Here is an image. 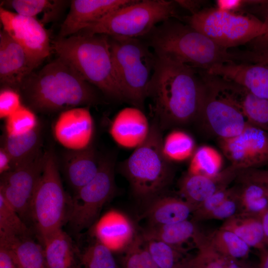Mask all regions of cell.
Masks as SVG:
<instances>
[{"label":"cell","instance_id":"obj_48","mask_svg":"<svg viewBox=\"0 0 268 268\" xmlns=\"http://www.w3.org/2000/svg\"><path fill=\"white\" fill-rule=\"evenodd\" d=\"M216 2L217 8L233 12L246 3V0H218Z\"/></svg>","mask_w":268,"mask_h":268},{"label":"cell","instance_id":"obj_50","mask_svg":"<svg viewBox=\"0 0 268 268\" xmlns=\"http://www.w3.org/2000/svg\"><path fill=\"white\" fill-rule=\"evenodd\" d=\"M175 1L181 6L190 10L192 14L199 11L198 9L201 3V1L199 0H176Z\"/></svg>","mask_w":268,"mask_h":268},{"label":"cell","instance_id":"obj_23","mask_svg":"<svg viewBox=\"0 0 268 268\" xmlns=\"http://www.w3.org/2000/svg\"><path fill=\"white\" fill-rule=\"evenodd\" d=\"M99 167L92 145L79 151H69L65 158V171L70 185L76 192L91 181Z\"/></svg>","mask_w":268,"mask_h":268},{"label":"cell","instance_id":"obj_39","mask_svg":"<svg viewBox=\"0 0 268 268\" xmlns=\"http://www.w3.org/2000/svg\"><path fill=\"white\" fill-rule=\"evenodd\" d=\"M79 259L83 268H119L113 253L97 241L80 254Z\"/></svg>","mask_w":268,"mask_h":268},{"label":"cell","instance_id":"obj_32","mask_svg":"<svg viewBox=\"0 0 268 268\" xmlns=\"http://www.w3.org/2000/svg\"><path fill=\"white\" fill-rule=\"evenodd\" d=\"M241 213L261 217L268 209V192L262 184L247 179H239Z\"/></svg>","mask_w":268,"mask_h":268},{"label":"cell","instance_id":"obj_20","mask_svg":"<svg viewBox=\"0 0 268 268\" xmlns=\"http://www.w3.org/2000/svg\"><path fill=\"white\" fill-rule=\"evenodd\" d=\"M239 170L230 165L214 176L188 173L179 183V190L185 201L197 207L213 194L228 188L237 177Z\"/></svg>","mask_w":268,"mask_h":268},{"label":"cell","instance_id":"obj_35","mask_svg":"<svg viewBox=\"0 0 268 268\" xmlns=\"http://www.w3.org/2000/svg\"><path fill=\"white\" fill-rule=\"evenodd\" d=\"M223 160L221 154L207 145L199 148L193 155L188 173L214 176L222 170Z\"/></svg>","mask_w":268,"mask_h":268},{"label":"cell","instance_id":"obj_2","mask_svg":"<svg viewBox=\"0 0 268 268\" xmlns=\"http://www.w3.org/2000/svg\"><path fill=\"white\" fill-rule=\"evenodd\" d=\"M19 89L29 106L40 112L63 111L99 101L93 86L59 57L31 73Z\"/></svg>","mask_w":268,"mask_h":268},{"label":"cell","instance_id":"obj_31","mask_svg":"<svg viewBox=\"0 0 268 268\" xmlns=\"http://www.w3.org/2000/svg\"><path fill=\"white\" fill-rule=\"evenodd\" d=\"M65 2L57 0H8L2 1L1 6L11 8L21 15L36 18L37 15L43 13L41 22L44 24L57 18Z\"/></svg>","mask_w":268,"mask_h":268},{"label":"cell","instance_id":"obj_26","mask_svg":"<svg viewBox=\"0 0 268 268\" xmlns=\"http://www.w3.org/2000/svg\"><path fill=\"white\" fill-rule=\"evenodd\" d=\"M42 246L48 268H74L72 241L62 229L49 237Z\"/></svg>","mask_w":268,"mask_h":268},{"label":"cell","instance_id":"obj_41","mask_svg":"<svg viewBox=\"0 0 268 268\" xmlns=\"http://www.w3.org/2000/svg\"><path fill=\"white\" fill-rule=\"evenodd\" d=\"M241 212L239 188H232L230 195L207 215L205 220L217 219L225 221Z\"/></svg>","mask_w":268,"mask_h":268},{"label":"cell","instance_id":"obj_12","mask_svg":"<svg viewBox=\"0 0 268 268\" xmlns=\"http://www.w3.org/2000/svg\"><path fill=\"white\" fill-rule=\"evenodd\" d=\"M45 155L46 151L40 149L25 162L1 175L0 194L23 221L30 219L31 202L43 172Z\"/></svg>","mask_w":268,"mask_h":268},{"label":"cell","instance_id":"obj_30","mask_svg":"<svg viewBox=\"0 0 268 268\" xmlns=\"http://www.w3.org/2000/svg\"><path fill=\"white\" fill-rule=\"evenodd\" d=\"M40 132L38 127L32 131L18 136L5 135L2 146L9 154L11 169L25 162L41 148Z\"/></svg>","mask_w":268,"mask_h":268},{"label":"cell","instance_id":"obj_53","mask_svg":"<svg viewBox=\"0 0 268 268\" xmlns=\"http://www.w3.org/2000/svg\"><path fill=\"white\" fill-rule=\"evenodd\" d=\"M228 268H252L250 266L245 265L239 260L230 259Z\"/></svg>","mask_w":268,"mask_h":268},{"label":"cell","instance_id":"obj_49","mask_svg":"<svg viewBox=\"0 0 268 268\" xmlns=\"http://www.w3.org/2000/svg\"><path fill=\"white\" fill-rule=\"evenodd\" d=\"M11 158L6 151L1 147L0 149V173H5L11 169Z\"/></svg>","mask_w":268,"mask_h":268},{"label":"cell","instance_id":"obj_5","mask_svg":"<svg viewBox=\"0 0 268 268\" xmlns=\"http://www.w3.org/2000/svg\"><path fill=\"white\" fill-rule=\"evenodd\" d=\"M161 129L154 121L145 140L121 165L134 195L150 201L161 195L173 177V170L163 151Z\"/></svg>","mask_w":268,"mask_h":268},{"label":"cell","instance_id":"obj_3","mask_svg":"<svg viewBox=\"0 0 268 268\" xmlns=\"http://www.w3.org/2000/svg\"><path fill=\"white\" fill-rule=\"evenodd\" d=\"M52 48L58 57L105 96L125 101L115 75L109 36L81 31L58 38L52 42Z\"/></svg>","mask_w":268,"mask_h":268},{"label":"cell","instance_id":"obj_27","mask_svg":"<svg viewBox=\"0 0 268 268\" xmlns=\"http://www.w3.org/2000/svg\"><path fill=\"white\" fill-rule=\"evenodd\" d=\"M142 236L148 252L158 268H191L195 264L196 256L192 257L187 252L186 249L172 246Z\"/></svg>","mask_w":268,"mask_h":268},{"label":"cell","instance_id":"obj_8","mask_svg":"<svg viewBox=\"0 0 268 268\" xmlns=\"http://www.w3.org/2000/svg\"><path fill=\"white\" fill-rule=\"evenodd\" d=\"M175 1L133 0L87 25L81 31L109 37L137 38L176 15ZM81 32V31H80Z\"/></svg>","mask_w":268,"mask_h":268},{"label":"cell","instance_id":"obj_6","mask_svg":"<svg viewBox=\"0 0 268 268\" xmlns=\"http://www.w3.org/2000/svg\"><path fill=\"white\" fill-rule=\"evenodd\" d=\"M109 38L115 75L125 101L143 110L156 55L138 38Z\"/></svg>","mask_w":268,"mask_h":268},{"label":"cell","instance_id":"obj_42","mask_svg":"<svg viewBox=\"0 0 268 268\" xmlns=\"http://www.w3.org/2000/svg\"><path fill=\"white\" fill-rule=\"evenodd\" d=\"M232 188H226L216 192L200 204L194 211L193 220L195 221L205 220L212 212L230 195Z\"/></svg>","mask_w":268,"mask_h":268},{"label":"cell","instance_id":"obj_10","mask_svg":"<svg viewBox=\"0 0 268 268\" xmlns=\"http://www.w3.org/2000/svg\"><path fill=\"white\" fill-rule=\"evenodd\" d=\"M204 90L199 118L219 138L234 136L248 124L224 80L206 72Z\"/></svg>","mask_w":268,"mask_h":268},{"label":"cell","instance_id":"obj_7","mask_svg":"<svg viewBox=\"0 0 268 268\" xmlns=\"http://www.w3.org/2000/svg\"><path fill=\"white\" fill-rule=\"evenodd\" d=\"M70 201L62 183L56 157L53 150L46 151L43 172L30 211V219L42 244L67 221Z\"/></svg>","mask_w":268,"mask_h":268},{"label":"cell","instance_id":"obj_18","mask_svg":"<svg viewBox=\"0 0 268 268\" xmlns=\"http://www.w3.org/2000/svg\"><path fill=\"white\" fill-rule=\"evenodd\" d=\"M133 0H73L63 22L60 37L74 35L87 25L132 2Z\"/></svg>","mask_w":268,"mask_h":268},{"label":"cell","instance_id":"obj_24","mask_svg":"<svg viewBox=\"0 0 268 268\" xmlns=\"http://www.w3.org/2000/svg\"><path fill=\"white\" fill-rule=\"evenodd\" d=\"M228 87L248 123L268 132V99L256 97L229 82Z\"/></svg>","mask_w":268,"mask_h":268},{"label":"cell","instance_id":"obj_17","mask_svg":"<svg viewBox=\"0 0 268 268\" xmlns=\"http://www.w3.org/2000/svg\"><path fill=\"white\" fill-rule=\"evenodd\" d=\"M96 241L113 253H124L134 241L137 234L134 223L123 212L115 209L106 211L92 226Z\"/></svg>","mask_w":268,"mask_h":268},{"label":"cell","instance_id":"obj_21","mask_svg":"<svg viewBox=\"0 0 268 268\" xmlns=\"http://www.w3.org/2000/svg\"><path fill=\"white\" fill-rule=\"evenodd\" d=\"M150 127L142 110L134 107H127L114 118L110 133L118 144L128 148L137 147L146 138Z\"/></svg>","mask_w":268,"mask_h":268},{"label":"cell","instance_id":"obj_43","mask_svg":"<svg viewBox=\"0 0 268 268\" xmlns=\"http://www.w3.org/2000/svg\"><path fill=\"white\" fill-rule=\"evenodd\" d=\"M22 105L21 96L15 89L6 87L0 90V119H6Z\"/></svg>","mask_w":268,"mask_h":268},{"label":"cell","instance_id":"obj_45","mask_svg":"<svg viewBox=\"0 0 268 268\" xmlns=\"http://www.w3.org/2000/svg\"><path fill=\"white\" fill-rule=\"evenodd\" d=\"M237 177L258 182L264 186L268 192V170L255 168L240 170Z\"/></svg>","mask_w":268,"mask_h":268},{"label":"cell","instance_id":"obj_19","mask_svg":"<svg viewBox=\"0 0 268 268\" xmlns=\"http://www.w3.org/2000/svg\"><path fill=\"white\" fill-rule=\"evenodd\" d=\"M34 69L22 47L5 31L0 32V81L6 87L20 88Z\"/></svg>","mask_w":268,"mask_h":268},{"label":"cell","instance_id":"obj_34","mask_svg":"<svg viewBox=\"0 0 268 268\" xmlns=\"http://www.w3.org/2000/svg\"><path fill=\"white\" fill-rule=\"evenodd\" d=\"M163 151L167 159L172 161H183L192 157L195 148L193 137L181 130H174L163 139Z\"/></svg>","mask_w":268,"mask_h":268},{"label":"cell","instance_id":"obj_47","mask_svg":"<svg viewBox=\"0 0 268 268\" xmlns=\"http://www.w3.org/2000/svg\"><path fill=\"white\" fill-rule=\"evenodd\" d=\"M0 268H18L10 251L0 244Z\"/></svg>","mask_w":268,"mask_h":268},{"label":"cell","instance_id":"obj_44","mask_svg":"<svg viewBox=\"0 0 268 268\" xmlns=\"http://www.w3.org/2000/svg\"><path fill=\"white\" fill-rule=\"evenodd\" d=\"M234 62L260 64L268 67V48L259 51H246L232 52Z\"/></svg>","mask_w":268,"mask_h":268},{"label":"cell","instance_id":"obj_28","mask_svg":"<svg viewBox=\"0 0 268 268\" xmlns=\"http://www.w3.org/2000/svg\"><path fill=\"white\" fill-rule=\"evenodd\" d=\"M220 228L233 232L250 248L262 251L266 249L261 217L240 213L224 221Z\"/></svg>","mask_w":268,"mask_h":268},{"label":"cell","instance_id":"obj_52","mask_svg":"<svg viewBox=\"0 0 268 268\" xmlns=\"http://www.w3.org/2000/svg\"><path fill=\"white\" fill-rule=\"evenodd\" d=\"M259 268H268V250L262 251Z\"/></svg>","mask_w":268,"mask_h":268},{"label":"cell","instance_id":"obj_29","mask_svg":"<svg viewBox=\"0 0 268 268\" xmlns=\"http://www.w3.org/2000/svg\"><path fill=\"white\" fill-rule=\"evenodd\" d=\"M196 221L189 219L169 224L149 226L141 234L145 237L160 241L171 246L184 248V244L193 240L199 230Z\"/></svg>","mask_w":268,"mask_h":268},{"label":"cell","instance_id":"obj_33","mask_svg":"<svg viewBox=\"0 0 268 268\" xmlns=\"http://www.w3.org/2000/svg\"><path fill=\"white\" fill-rule=\"evenodd\" d=\"M208 237L213 248L227 258L239 260L249 256L251 248L230 231L219 228Z\"/></svg>","mask_w":268,"mask_h":268},{"label":"cell","instance_id":"obj_15","mask_svg":"<svg viewBox=\"0 0 268 268\" xmlns=\"http://www.w3.org/2000/svg\"><path fill=\"white\" fill-rule=\"evenodd\" d=\"M93 132V120L88 107L62 111L53 128L55 138L69 151L81 150L89 147Z\"/></svg>","mask_w":268,"mask_h":268},{"label":"cell","instance_id":"obj_11","mask_svg":"<svg viewBox=\"0 0 268 268\" xmlns=\"http://www.w3.org/2000/svg\"><path fill=\"white\" fill-rule=\"evenodd\" d=\"M115 191L113 158H102L95 176L71 199L67 221L71 229L79 232L93 226Z\"/></svg>","mask_w":268,"mask_h":268},{"label":"cell","instance_id":"obj_51","mask_svg":"<svg viewBox=\"0 0 268 268\" xmlns=\"http://www.w3.org/2000/svg\"><path fill=\"white\" fill-rule=\"evenodd\" d=\"M261 220L263 228L266 244L267 247H268V209L261 216Z\"/></svg>","mask_w":268,"mask_h":268},{"label":"cell","instance_id":"obj_14","mask_svg":"<svg viewBox=\"0 0 268 268\" xmlns=\"http://www.w3.org/2000/svg\"><path fill=\"white\" fill-rule=\"evenodd\" d=\"M219 145L231 165L239 171L268 163V132L249 123L238 135L219 138Z\"/></svg>","mask_w":268,"mask_h":268},{"label":"cell","instance_id":"obj_16","mask_svg":"<svg viewBox=\"0 0 268 268\" xmlns=\"http://www.w3.org/2000/svg\"><path fill=\"white\" fill-rule=\"evenodd\" d=\"M206 72L237 85L254 96L268 99V67L234 61L216 64Z\"/></svg>","mask_w":268,"mask_h":268},{"label":"cell","instance_id":"obj_1","mask_svg":"<svg viewBox=\"0 0 268 268\" xmlns=\"http://www.w3.org/2000/svg\"><path fill=\"white\" fill-rule=\"evenodd\" d=\"M195 69L156 56L147 97L154 121L164 129L186 124L199 117L204 84Z\"/></svg>","mask_w":268,"mask_h":268},{"label":"cell","instance_id":"obj_9","mask_svg":"<svg viewBox=\"0 0 268 268\" xmlns=\"http://www.w3.org/2000/svg\"><path fill=\"white\" fill-rule=\"evenodd\" d=\"M188 25L225 49L251 42L264 31L263 21L217 8L200 10L187 17Z\"/></svg>","mask_w":268,"mask_h":268},{"label":"cell","instance_id":"obj_38","mask_svg":"<svg viewBox=\"0 0 268 268\" xmlns=\"http://www.w3.org/2000/svg\"><path fill=\"white\" fill-rule=\"evenodd\" d=\"M123 253L122 268H158L148 252L141 234L136 235Z\"/></svg>","mask_w":268,"mask_h":268},{"label":"cell","instance_id":"obj_40","mask_svg":"<svg viewBox=\"0 0 268 268\" xmlns=\"http://www.w3.org/2000/svg\"><path fill=\"white\" fill-rule=\"evenodd\" d=\"M38 127L35 113L30 108L22 105L5 119V135L18 136L28 133Z\"/></svg>","mask_w":268,"mask_h":268},{"label":"cell","instance_id":"obj_37","mask_svg":"<svg viewBox=\"0 0 268 268\" xmlns=\"http://www.w3.org/2000/svg\"><path fill=\"white\" fill-rule=\"evenodd\" d=\"M193 241L199 249L195 264L199 268H228L230 259L219 254L212 246L208 236L199 230Z\"/></svg>","mask_w":268,"mask_h":268},{"label":"cell","instance_id":"obj_4","mask_svg":"<svg viewBox=\"0 0 268 268\" xmlns=\"http://www.w3.org/2000/svg\"><path fill=\"white\" fill-rule=\"evenodd\" d=\"M148 44L156 56L206 71L212 66L233 61L231 52L189 25L171 18L148 34Z\"/></svg>","mask_w":268,"mask_h":268},{"label":"cell","instance_id":"obj_36","mask_svg":"<svg viewBox=\"0 0 268 268\" xmlns=\"http://www.w3.org/2000/svg\"><path fill=\"white\" fill-rule=\"evenodd\" d=\"M31 233L25 222L0 194V238L30 236Z\"/></svg>","mask_w":268,"mask_h":268},{"label":"cell","instance_id":"obj_46","mask_svg":"<svg viewBox=\"0 0 268 268\" xmlns=\"http://www.w3.org/2000/svg\"><path fill=\"white\" fill-rule=\"evenodd\" d=\"M267 7L265 20L263 21L264 24L263 33L250 42L253 50L259 51L268 48V5Z\"/></svg>","mask_w":268,"mask_h":268},{"label":"cell","instance_id":"obj_54","mask_svg":"<svg viewBox=\"0 0 268 268\" xmlns=\"http://www.w3.org/2000/svg\"><path fill=\"white\" fill-rule=\"evenodd\" d=\"M191 268H199L195 263L193 266Z\"/></svg>","mask_w":268,"mask_h":268},{"label":"cell","instance_id":"obj_13","mask_svg":"<svg viewBox=\"0 0 268 268\" xmlns=\"http://www.w3.org/2000/svg\"><path fill=\"white\" fill-rule=\"evenodd\" d=\"M0 19L3 29L25 51L35 68L50 54L48 33L36 17L13 12L0 6Z\"/></svg>","mask_w":268,"mask_h":268},{"label":"cell","instance_id":"obj_25","mask_svg":"<svg viewBox=\"0 0 268 268\" xmlns=\"http://www.w3.org/2000/svg\"><path fill=\"white\" fill-rule=\"evenodd\" d=\"M0 244L10 251L18 268H48L42 246L30 236L0 238Z\"/></svg>","mask_w":268,"mask_h":268},{"label":"cell","instance_id":"obj_22","mask_svg":"<svg viewBox=\"0 0 268 268\" xmlns=\"http://www.w3.org/2000/svg\"><path fill=\"white\" fill-rule=\"evenodd\" d=\"M144 213L149 226L169 224L188 219L196 207L185 200L160 195L150 201Z\"/></svg>","mask_w":268,"mask_h":268}]
</instances>
